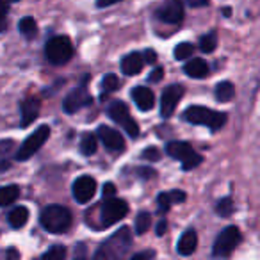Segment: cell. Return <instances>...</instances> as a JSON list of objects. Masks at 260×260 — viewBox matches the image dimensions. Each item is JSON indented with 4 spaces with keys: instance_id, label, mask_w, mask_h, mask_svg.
I'll list each match as a JSON object with an SVG mask.
<instances>
[{
    "instance_id": "cell-23",
    "label": "cell",
    "mask_w": 260,
    "mask_h": 260,
    "mask_svg": "<svg viewBox=\"0 0 260 260\" xmlns=\"http://www.w3.org/2000/svg\"><path fill=\"white\" fill-rule=\"evenodd\" d=\"M20 196V187L18 185H4L0 187V207H8L11 203H15Z\"/></svg>"
},
{
    "instance_id": "cell-8",
    "label": "cell",
    "mask_w": 260,
    "mask_h": 260,
    "mask_svg": "<svg viewBox=\"0 0 260 260\" xmlns=\"http://www.w3.org/2000/svg\"><path fill=\"white\" fill-rule=\"evenodd\" d=\"M128 214V205H126L125 200L119 198H109L102 203V210H100V219H102V226H112L116 224L119 219Z\"/></svg>"
},
{
    "instance_id": "cell-25",
    "label": "cell",
    "mask_w": 260,
    "mask_h": 260,
    "mask_svg": "<svg viewBox=\"0 0 260 260\" xmlns=\"http://www.w3.org/2000/svg\"><path fill=\"white\" fill-rule=\"evenodd\" d=\"M20 32L23 34V36L27 38V40H32V38H36L38 34V25H36V20L30 18V16H25V18L20 20Z\"/></svg>"
},
{
    "instance_id": "cell-19",
    "label": "cell",
    "mask_w": 260,
    "mask_h": 260,
    "mask_svg": "<svg viewBox=\"0 0 260 260\" xmlns=\"http://www.w3.org/2000/svg\"><path fill=\"white\" fill-rule=\"evenodd\" d=\"M184 200H185V192L184 191H178V189H175V191L162 192V194L157 196V205H159L160 212H168L171 205L184 202Z\"/></svg>"
},
{
    "instance_id": "cell-34",
    "label": "cell",
    "mask_w": 260,
    "mask_h": 260,
    "mask_svg": "<svg viewBox=\"0 0 260 260\" xmlns=\"http://www.w3.org/2000/svg\"><path fill=\"white\" fill-rule=\"evenodd\" d=\"M141 157L145 160H148V162H153V160L160 159V152H159V148H155V146H150V148H146L145 152L141 153Z\"/></svg>"
},
{
    "instance_id": "cell-4",
    "label": "cell",
    "mask_w": 260,
    "mask_h": 260,
    "mask_svg": "<svg viewBox=\"0 0 260 260\" xmlns=\"http://www.w3.org/2000/svg\"><path fill=\"white\" fill-rule=\"evenodd\" d=\"M166 152H168V155L173 157V159L182 160V170L184 171L194 170V168H198L200 164L203 162V157L200 155V153H196L189 143H184V141L168 143Z\"/></svg>"
},
{
    "instance_id": "cell-32",
    "label": "cell",
    "mask_w": 260,
    "mask_h": 260,
    "mask_svg": "<svg viewBox=\"0 0 260 260\" xmlns=\"http://www.w3.org/2000/svg\"><path fill=\"white\" fill-rule=\"evenodd\" d=\"M216 210L221 217L232 216V212H234V202H232V198H221L219 202H217Z\"/></svg>"
},
{
    "instance_id": "cell-42",
    "label": "cell",
    "mask_w": 260,
    "mask_h": 260,
    "mask_svg": "<svg viewBox=\"0 0 260 260\" xmlns=\"http://www.w3.org/2000/svg\"><path fill=\"white\" fill-rule=\"evenodd\" d=\"M189 4L194 6V8L196 6H207L209 4V0H189Z\"/></svg>"
},
{
    "instance_id": "cell-5",
    "label": "cell",
    "mask_w": 260,
    "mask_h": 260,
    "mask_svg": "<svg viewBox=\"0 0 260 260\" xmlns=\"http://www.w3.org/2000/svg\"><path fill=\"white\" fill-rule=\"evenodd\" d=\"M45 55L52 64H64L72 59L73 55V45L70 38L66 36H55L45 47Z\"/></svg>"
},
{
    "instance_id": "cell-16",
    "label": "cell",
    "mask_w": 260,
    "mask_h": 260,
    "mask_svg": "<svg viewBox=\"0 0 260 260\" xmlns=\"http://www.w3.org/2000/svg\"><path fill=\"white\" fill-rule=\"evenodd\" d=\"M196 246H198V235H196V232L194 230H185L177 242V251L180 253L182 256H189V255L194 253Z\"/></svg>"
},
{
    "instance_id": "cell-41",
    "label": "cell",
    "mask_w": 260,
    "mask_h": 260,
    "mask_svg": "<svg viewBox=\"0 0 260 260\" xmlns=\"http://www.w3.org/2000/svg\"><path fill=\"white\" fill-rule=\"evenodd\" d=\"M116 2H119V0H96V6L98 8H109V6L116 4Z\"/></svg>"
},
{
    "instance_id": "cell-20",
    "label": "cell",
    "mask_w": 260,
    "mask_h": 260,
    "mask_svg": "<svg viewBox=\"0 0 260 260\" xmlns=\"http://www.w3.org/2000/svg\"><path fill=\"white\" fill-rule=\"evenodd\" d=\"M184 72L187 73L189 77H192V79H203V77L209 73V64H207L203 59L196 57V59H191L189 62H185Z\"/></svg>"
},
{
    "instance_id": "cell-11",
    "label": "cell",
    "mask_w": 260,
    "mask_h": 260,
    "mask_svg": "<svg viewBox=\"0 0 260 260\" xmlns=\"http://www.w3.org/2000/svg\"><path fill=\"white\" fill-rule=\"evenodd\" d=\"M96 192V180L89 175L79 177L73 182V198L79 203H87Z\"/></svg>"
},
{
    "instance_id": "cell-15",
    "label": "cell",
    "mask_w": 260,
    "mask_h": 260,
    "mask_svg": "<svg viewBox=\"0 0 260 260\" xmlns=\"http://www.w3.org/2000/svg\"><path fill=\"white\" fill-rule=\"evenodd\" d=\"M132 100L136 102L141 111H152L153 104H155V96H153V91L148 89L145 86H139L132 89Z\"/></svg>"
},
{
    "instance_id": "cell-29",
    "label": "cell",
    "mask_w": 260,
    "mask_h": 260,
    "mask_svg": "<svg viewBox=\"0 0 260 260\" xmlns=\"http://www.w3.org/2000/svg\"><path fill=\"white\" fill-rule=\"evenodd\" d=\"M41 260H66V248L61 244L52 246V248L41 256Z\"/></svg>"
},
{
    "instance_id": "cell-35",
    "label": "cell",
    "mask_w": 260,
    "mask_h": 260,
    "mask_svg": "<svg viewBox=\"0 0 260 260\" xmlns=\"http://www.w3.org/2000/svg\"><path fill=\"white\" fill-rule=\"evenodd\" d=\"M104 198L105 200H109V198H114V194H116V185L114 184H111V182H107V184L104 185Z\"/></svg>"
},
{
    "instance_id": "cell-37",
    "label": "cell",
    "mask_w": 260,
    "mask_h": 260,
    "mask_svg": "<svg viewBox=\"0 0 260 260\" xmlns=\"http://www.w3.org/2000/svg\"><path fill=\"white\" fill-rule=\"evenodd\" d=\"M18 258H20V253L15 248H9L6 251V260H18Z\"/></svg>"
},
{
    "instance_id": "cell-26",
    "label": "cell",
    "mask_w": 260,
    "mask_h": 260,
    "mask_svg": "<svg viewBox=\"0 0 260 260\" xmlns=\"http://www.w3.org/2000/svg\"><path fill=\"white\" fill-rule=\"evenodd\" d=\"M80 152H82V155H93L96 152V136L84 134L80 139Z\"/></svg>"
},
{
    "instance_id": "cell-30",
    "label": "cell",
    "mask_w": 260,
    "mask_h": 260,
    "mask_svg": "<svg viewBox=\"0 0 260 260\" xmlns=\"http://www.w3.org/2000/svg\"><path fill=\"white\" fill-rule=\"evenodd\" d=\"M192 50H194V47L191 43H180L175 47L173 55L177 61H185V59H189L192 55Z\"/></svg>"
},
{
    "instance_id": "cell-40",
    "label": "cell",
    "mask_w": 260,
    "mask_h": 260,
    "mask_svg": "<svg viewBox=\"0 0 260 260\" xmlns=\"http://www.w3.org/2000/svg\"><path fill=\"white\" fill-rule=\"evenodd\" d=\"M145 62H155V59H157V55H155V52L153 50H146L145 52Z\"/></svg>"
},
{
    "instance_id": "cell-39",
    "label": "cell",
    "mask_w": 260,
    "mask_h": 260,
    "mask_svg": "<svg viewBox=\"0 0 260 260\" xmlns=\"http://www.w3.org/2000/svg\"><path fill=\"white\" fill-rule=\"evenodd\" d=\"M166 230H168V223H166V219H160V223L157 224V235H159V237H162V235L166 234Z\"/></svg>"
},
{
    "instance_id": "cell-28",
    "label": "cell",
    "mask_w": 260,
    "mask_h": 260,
    "mask_svg": "<svg viewBox=\"0 0 260 260\" xmlns=\"http://www.w3.org/2000/svg\"><path fill=\"white\" fill-rule=\"evenodd\" d=\"M150 224H152V217H150L148 212H141L136 219V234L138 235H143L148 232Z\"/></svg>"
},
{
    "instance_id": "cell-1",
    "label": "cell",
    "mask_w": 260,
    "mask_h": 260,
    "mask_svg": "<svg viewBox=\"0 0 260 260\" xmlns=\"http://www.w3.org/2000/svg\"><path fill=\"white\" fill-rule=\"evenodd\" d=\"M132 246V232L128 226L119 228L100 244L91 260H121Z\"/></svg>"
},
{
    "instance_id": "cell-9",
    "label": "cell",
    "mask_w": 260,
    "mask_h": 260,
    "mask_svg": "<svg viewBox=\"0 0 260 260\" xmlns=\"http://www.w3.org/2000/svg\"><path fill=\"white\" fill-rule=\"evenodd\" d=\"M107 114L112 121L119 123V125L125 128V132L130 136V138H138L139 136V125L130 118L128 107H126L123 102H112L107 109Z\"/></svg>"
},
{
    "instance_id": "cell-24",
    "label": "cell",
    "mask_w": 260,
    "mask_h": 260,
    "mask_svg": "<svg viewBox=\"0 0 260 260\" xmlns=\"http://www.w3.org/2000/svg\"><path fill=\"white\" fill-rule=\"evenodd\" d=\"M235 94V89H234V84L228 82V80H223L216 86V98L219 102H230Z\"/></svg>"
},
{
    "instance_id": "cell-10",
    "label": "cell",
    "mask_w": 260,
    "mask_h": 260,
    "mask_svg": "<svg viewBox=\"0 0 260 260\" xmlns=\"http://www.w3.org/2000/svg\"><path fill=\"white\" fill-rule=\"evenodd\" d=\"M184 96V87L173 84V86H168L164 89L162 96H160V116L162 118H170L171 114L177 109V104L180 102V98Z\"/></svg>"
},
{
    "instance_id": "cell-6",
    "label": "cell",
    "mask_w": 260,
    "mask_h": 260,
    "mask_svg": "<svg viewBox=\"0 0 260 260\" xmlns=\"http://www.w3.org/2000/svg\"><path fill=\"white\" fill-rule=\"evenodd\" d=\"M242 235L237 226H226L219 235H217L216 242H214L212 255L216 258H226L232 251L239 246Z\"/></svg>"
},
{
    "instance_id": "cell-12",
    "label": "cell",
    "mask_w": 260,
    "mask_h": 260,
    "mask_svg": "<svg viewBox=\"0 0 260 260\" xmlns=\"http://www.w3.org/2000/svg\"><path fill=\"white\" fill-rule=\"evenodd\" d=\"M91 102H93L91 94L87 93L84 87H77V89H73L72 93L64 98V102H62V109H64V112H68V114H73V112L87 107Z\"/></svg>"
},
{
    "instance_id": "cell-33",
    "label": "cell",
    "mask_w": 260,
    "mask_h": 260,
    "mask_svg": "<svg viewBox=\"0 0 260 260\" xmlns=\"http://www.w3.org/2000/svg\"><path fill=\"white\" fill-rule=\"evenodd\" d=\"M11 2H16V0H0V32L6 30V25H8V13Z\"/></svg>"
},
{
    "instance_id": "cell-21",
    "label": "cell",
    "mask_w": 260,
    "mask_h": 260,
    "mask_svg": "<svg viewBox=\"0 0 260 260\" xmlns=\"http://www.w3.org/2000/svg\"><path fill=\"white\" fill-rule=\"evenodd\" d=\"M16 148V143L11 139H6V141H0V173H4L11 168V155L13 150Z\"/></svg>"
},
{
    "instance_id": "cell-13",
    "label": "cell",
    "mask_w": 260,
    "mask_h": 260,
    "mask_svg": "<svg viewBox=\"0 0 260 260\" xmlns=\"http://www.w3.org/2000/svg\"><path fill=\"white\" fill-rule=\"evenodd\" d=\"M159 18L170 25H178L184 20V2L182 0H168L159 9Z\"/></svg>"
},
{
    "instance_id": "cell-38",
    "label": "cell",
    "mask_w": 260,
    "mask_h": 260,
    "mask_svg": "<svg viewBox=\"0 0 260 260\" xmlns=\"http://www.w3.org/2000/svg\"><path fill=\"white\" fill-rule=\"evenodd\" d=\"M153 253H148V251H143V253H138V255H134L130 260H152Z\"/></svg>"
},
{
    "instance_id": "cell-36",
    "label": "cell",
    "mask_w": 260,
    "mask_h": 260,
    "mask_svg": "<svg viewBox=\"0 0 260 260\" xmlns=\"http://www.w3.org/2000/svg\"><path fill=\"white\" fill-rule=\"evenodd\" d=\"M162 77H164V70L162 68H155L152 73H150L148 79L152 80V82H159V80L162 79Z\"/></svg>"
},
{
    "instance_id": "cell-17",
    "label": "cell",
    "mask_w": 260,
    "mask_h": 260,
    "mask_svg": "<svg viewBox=\"0 0 260 260\" xmlns=\"http://www.w3.org/2000/svg\"><path fill=\"white\" fill-rule=\"evenodd\" d=\"M143 66H145L143 55L138 54V52H134V54H128L123 57L121 72L125 73V75H138V73H141Z\"/></svg>"
},
{
    "instance_id": "cell-31",
    "label": "cell",
    "mask_w": 260,
    "mask_h": 260,
    "mask_svg": "<svg viewBox=\"0 0 260 260\" xmlns=\"http://www.w3.org/2000/svg\"><path fill=\"white\" fill-rule=\"evenodd\" d=\"M217 45V38L214 32L210 34H205V36L200 40V50L205 52V54H210V52H214V48H216Z\"/></svg>"
},
{
    "instance_id": "cell-3",
    "label": "cell",
    "mask_w": 260,
    "mask_h": 260,
    "mask_svg": "<svg viewBox=\"0 0 260 260\" xmlns=\"http://www.w3.org/2000/svg\"><path fill=\"white\" fill-rule=\"evenodd\" d=\"M182 118L185 121L192 123V125H205L210 130L221 128L224 125V121H226V114L224 112H217L212 111V109L200 107V105H192V107L185 109Z\"/></svg>"
},
{
    "instance_id": "cell-22",
    "label": "cell",
    "mask_w": 260,
    "mask_h": 260,
    "mask_svg": "<svg viewBox=\"0 0 260 260\" xmlns=\"http://www.w3.org/2000/svg\"><path fill=\"white\" fill-rule=\"evenodd\" d=\"M8 219L13 228H22V226H25V223L29 221V210H27L25 207H15V209L9 212Z\"/></svg>"
},
{
    "instance_id": "cell-18",
    "label": "cell",
    "mask_w": 260,
    "mask_h": 260,
    "mask_svg": "<svg viewBox=\"0 0 260 260\" xmlns=\"http://www.w3.org/2000/svg\"><path fill=\"white\" fill-rule=\"evenodd\" d=\"M40 107H41V104L38 98H27V100H23V104H22V126L23 128L29 126L30 123L38 118Z\"/></svg>"
},
{
    "instance_id": "cell-27",
    "label": "cell",
    "mask_w": 260,
    "mask_h": 260,
    "mask_svg": "<svg viewBox=\"0 0 260 260\" xmlns=\"http://www.w3.org/2000/svg\"><path fill=\"white\" fill-rule=\"evenodd\" d=\"M118 87H119V79L114 73H109V75L104 77V80H102V94L112 93V91H116Z\"/></svg>"
},
{
    "instance_id": "cell-14",
    "label": "cell",
    "mask_w": 260,
    "mask_h": 260,
    "mask_svg": "<svg viewBox=\"0 0 260 260\" xmlns=\"http://www.w3.org/2000/svg\"><path fill=\"white\" fill-rule=\"evenodd\" d=\"M98 139L104 143V146L111 152H121L125 148V141H123V136L119 134L118 130L111 128V126H98Z\"/></svg>"
},
{
    "instance_id": "cell-2",
    "label": "cell",
    "mask_w": 260,
    "mask_h": 260,
    "mask_svg": "<svg viewBox=\"0 0 260 260\" xmlns=\"http://www.w3.org/2000/svg\"><path fill=\"white\" fill-rule=\"evenodd\" d=\"M72 212L62 205H48L40 216V223L50 234H64L72 226Z\"/></svg>"
},
{
    "instance_id": "cell-7",
    "label": "cell",
    "mask_w": 260,
    "mask_h": 260,
    "mask_svg": "<svg viewBox=\"0 0 260 260\" xmlns=\"http://www.w3.org/2000/svg\"><path fill=\"white\" fill-rule=\"evenodd\" d=\"M48 136H50V126L48 125H41L40 128L34 130V134H30L25 141L22 143L18 150H16V160H27L41 148V146L47 143Z\"/></svg>"
},
{
    "instance_id": "cell-43",
    "label": "cell",
    "mask_w": 260,
    "mask_h": 260,
    "mask_svg": "<svg viewBox=\"0 0 260 260\" xmlns=\"http://www.w3.org/2000/svg\"><path fill=\"white\" fill-rule=\"evenodd\" d=\"M75 260H82V258H75Z\"/></svg>"
}]
</instances>
